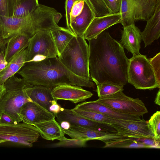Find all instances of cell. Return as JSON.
Here are the masks:
<instances>
[{"instance_id":"21","label":"cell","mask_w":160,"mask_h":160,"mask_svg":"<svg viewBox=\"0 0 160 160\" xmlns=\"http://www.w3.org/2000/svg\"><path fill=\"white\" fill-rule=\"evenodd\" d=\"M34 126L37 129L42 138L46 140H60L64 137L65 134L55 118L35 124Z\"/></svg>"},{"instance_id":"33","label":"cell","mask_w":160,"mask_h":160,"mask_svg":"<svg viewBox=\"0 0 160 160\" xmlns=\"http://www.w3.org/2000/svg\"><path fill=\"white\" fill-rule=\"evenodd\" d=\"M85 0L76 1L72 5L70 12V23L76 17L80 14L83 10Z\"/></svg>"},{"instance_id":"40","label":"cell","mask_w":160,"mask_h":160,"mask_svg":"<svg viewBox=\"0 0 160 160\" xmlns=\"http://www.w3.org/2000/svg\"><path fill=\"white\" fill-rule=\"evenodd\" d=\"M61 128L64 130H68L70 127L71 124L67 121H62L59 123Z\"/></svg>"},{"instance_id":"4","label":"cell","mask_w":160,"mask_h":160,"mask_svg":"<svg viewBox=\"0 0 160 160\" xmlns=\"http://www.w3.org/2000/svg\"><path fill=\"white\" fill-rule=\"evenodd\" d=\"M5 91L0 100V113L9 115L16 123L22 122L19 114L22 107L26 102H32L28 96L26 89L31 87L23 78L14 75L3 83Z\"/></svg>"},{"instance_id":"10","label":"cell","mask_w":160,"mask_h":160,"mask_svg":"<svg viewBox=\"0 0 160 160\" xmlns=\"http://www.w3.org/2000/svg\"><path fill=\"white\" fill-rule=\"evenodd\" d=\"M56 120L60 123L67 121L71 124L78 126L93 130L117 132L111 125L93 121L81 116L71 109L61 108L60 112L55 115Z\"/></svg>"},{"instance_id":"2","label":"cell","mask_w":160,"mask_h":160,"mask_svg":"<svg viewBox=\"0 0 160 160\" xmlns=\"http://www.w3.org/2000/svg\"><path fill=\"white\" fill-rule=\"evenodd\" d=\"M30 87L41 85L53 88L68 84L94 88V83L78 76L62 63L58 56L26 62L17 72Z\"/></svg>"},{"instance_id":"1","label":"cell","mask_w":160,"mask_h":160,"mask_svg":"<svg viewBox=\"0 0 160 160\" xmlns=\"http://www.w3.org/2000/svg\"><path fill=\"white\" fill-rule=\"evenodd\" d=\"M89 43V68L92 80L124 86L128 82L129 59L124 48L106 29Z\"/></svg>"},{"instance_id":"8","label":"cell","mask_w":160,"mask_h":160,"mask_svg":"<svg viewBox=\"0 0 160 160\" xmlns=\"http://www.w3.org/2000/svg\"><path fill=\"white\" fill-rule=\"evenodd\" d=\"M40 135L35 126L23 122L0 123V140L10 141L31 147L38 140Z\"/></svg>"},{"instance_id":"28","label":"cell","mask_w":160,"mask_h":160,"mask_svg":"<svg viewBox=\"0 0 160 160\" xmlns=\"http://www.w3.org/2000/svg\"><path fill=\"white\" fill-rule=\"evenodd\" d=\"M148 126L152 136V139L155 144L159 145L160 141V112L157 111L148 121Z\"/></svg>"},{"instance_id":"19","label":"cell","mask_w":160,"mask_h":160,"mask_svg":"<svg viewBox=\"0 0 160 160\" xmlns=\"http://www.w3.org/2000/svg\"><path fill=\"white\" fill-rule=\"evenodd\" d=\"M30 38L26 34L19 33L14 35L5 41L4 52L8 62L28 47Z\"/></svg>"},{"instance_id":"31","label":"cell","mask_w":160,"mask_h":160,"mask_svg":"<svg viewBox=\"0 0 160 160\" xmlns=\"http://www.w3.org/2000/svg\"><path fill=\"white\" fill-rule=\"evenodd\" d=\"M94 12L96 17L110 14L104 0H87Z\"/></svg>"},{"instance_id":"25","label":"cell","mask_w":160,"mask_h":160,"mask_svg":"<svg viewBox=\"0 0 160 160\" xmlns=\"http://www.w3.org/2000/svg\"><path fill=\"white\" fill-rule=\"evenodd\" d=\"M72 110L76 114L85 118L98 122L110 125L112 123L117 122L133 121L114 119L100 113L82 110L74 108Z\"/></svg>"},{"instance_id":"44","label":"cell","mask_w":160,"mask_h":160,"mask_svg":"<svg viewBox=\"0 0 160 160\" xmlns=\"http://www.w3.org/2000/svg\"><path fill=\"white\" fill-rule=\"evenodd\" d=\"M7 142L6 140H0V143L5 142Z\"/></svg>"},{"instance_id":"27","label":"cell","mask_w":160,"mask_h":160,"mask_svg":"<svg viewBox=\"0 0 160 160\" xmlns=\"http://www.w3.org/2000/svg\"><path fill=\"white\" fill-rule=\"evenodd\" d=\"M119 12L121 16L120 23L123 26L134 23L135 19L131 0H121Z\"/></svg>"},{"instance_id":"39","label":"cell","mask_w":160,"mask_h":160,"mask_svg":"<svg viewBox=\"0 0 160 160\" xmlns=\"http://www.w3.org/2000/svg\"><path fill=\"white\" fill-rule=\"evenodd\" d=\"M56 100H54L49 108V111L55 115L60 111L61 107L57 103Z\"/></svg>"},{"instance_id":"35","label":"cell","mask_w":160,"mask_h":160,"mask_svg":"<svg viewBox=\"0 0 160 160\" xmlns=\"http://www.w3.org/2000/svg\"><path fill=\"white\" fill-rule=\"evenodd\" d=\"M110 14L119 12L121 0H104Z\"/></svg>"},{"instance_id":"13","label":"cell","mask_w":160,"mask_h":160,"mask_svg":"<svg viewBox=\"0 0 160 160\" xmlns=\"http://www.w3.org/2000/svg\"><path fill=\"white\" fill-rule=\"evenodd\" d=\"M52 94L56 100L69 101L74 103L83 102L93 95L90 91L79 86L68 84L57 85L52 89Z\"/></svg>"},{"instance_id":"12","label":"cell","mask_w":160,"mask_h":160,"mask_svg":"<svg viewBox=\"0 0 160 160\" xmlns=\"http://www.w3.org/2000/svg\"><path fill=\"white\" fill-rule=\"evenodd\" d=\"M19 116L22 122L33 126L55 118L54 114L32 101L27 102L22 106Z\"/></svg>"},{"instance_id":"29","label":"cell","mask_w":160,"mask_h":160,"mask_svg":"<svg viewBox=\"0 0 160 160\" xmlns=\"http://www.w3.org/2000/svg\"><path fill=\"white\" fill-rule=\"evenodd\" d=\"M96 91L99 98L113 94L118 92L123 91L124 86L107 83H96Z\"/></svg>"},{"instance_id":"11","label":"cell","mask_w":160,"mask_h":160,"mask_svg":"<svg viewBox=\"0 0 160 160\" xmlns=\"http://www.w3.org/2000/svg\"><path fill=\"white\" fill-rule=\"evenodd\" d=\"M111 125L118 134L125 137L132 139L152 138L148 122L143 119L137 121L113 123Z\"/></svg>"},{"instance_id":"32","label":"cell","mask_w":160,"mask_h":160,"mask_svg":"<svg viewBox=\"0 0 160 160\" xmlns=\"http://www.w3.org/2000/svg\"><path fill=\"white\" fill-rule=\"evenodd\" d=\"M16 0H0V15L10 17L13 15Z\"/></svg>"},{"instance_id":"7","label":"cell","mask_w":160,"mask_h":160,"mask_svg":"<svg viewBox=\"0 0 160 160\" xmlns=\"http://www.w3.org/2000/svg\"><path fill=\"white\" fill-rule=\"evenodd\" d=\"M95 101L122 113L142 116L148 112L145 104L139 98L128 97L122 91L99 98Z\"/></svg>"},{"instance_id":"37","label":"cell","mask_w":160,"mask_h":160,"mask_svg":"<svg viewBox=\"0 0 160 160\" xmlns=\"http://www.w3.org/2000/svg\"><path fill=\"white\" fill-rule=\"evenodd\" d=\"M0 123L12 124L17 123L14 122L9 115L4 112H2L0 113Z\"/></svg>"},{"instance_id":"24","label":"cell","mask_w":160,"mask_h":160,"mask_svg":"<svg viewBox=\"0 0 160 160\" xmlns=\"http://www.w3.org/2000/svg\"><path fill=\"white\" fill-rule=\"evenodd\" d=\"M58 56L75 36L68 28L50 30Z\"/></svg>"},{"instance_id":"34","label":"cell","mask_w":160,"mask_h":160,"mask_svg":"<svg viewBox=\"0 0 160 160\" xmlns=\"http://www.w3.org/2000/svg\"><path fill=\"white\" fill-rule=\"evenodd\" d=\"M160 53L159 52L153 58L149 59V60L155 73L157 82L160 85Z\"/></svg>"},{"instance_id":"36","label":"cell","mask_w":160,"mask_h":160,"mask_svg":"<svg viewBox=\"0 0 160 160\" xmlns=\"http://www.w3.org/2000/svg\"><path fill=\"white\" fill-rule=\"evenodd\" d=\"M79 0H66L65 3V10L66 24L68 29H70V12L72 5L76 1Z\"/></svg>"},{"instance_id":"16","label":"cell","mask_w":160,"mask_h":160,"mask_svg":"<svg viewBox=\"0 0 160 160\" xmlns=\"http://www.w3.org/2000/svg\"><path fill=\"white\" fill-rule=\"evenodd\" d=\"M141 32L134 23L123 26L122 38L119 43L133 55L140 54Z\"/></svg>"},{"instance_id":"3","label":"cell","mask_w":160,"mask_h":160,"mask_svg":"<svg viewBox=\"0 0 160 160\" xmlns=\"http://www.w3.org/2000/svg\"><path fill=\"white\" fill-rule=\"evenodd\" d=\"M54 8L39 4L31 13L23 17L0 15V39L4 42L14 34L23 33L30 38L38 32L61 29L56 23Z\"/></svg>"},{"instance_id":"14","label":"cell","mask_w":160,"mask_h":160,"mask_svg":"<svg viewBox=\"0 0 160 160\" xmlns=\"http://www.w3.org/2000/svg\"><path fill=\"white\" fill-rule=\"evenodd\" d=\"M120 19L119 12L95 17L86 30L84 38L89 40L95 38L105 30L120 23Z\"/></svg>"},{"instance_id":"43","label":"cell","mask_w":160,"mask_h":160,"mask_svg":"<svg viewBox=\"0 0 160 160\" xmlns=\"http://www.w3.org/2000/svg\"><path fill=\"white\" fill-rule=\"evenodd\" d=\"M4 46L5 44L4 41L0 39V49H2L4 51Z\"/></svg>"},{"instance_id":"6","label":"cell","mask_w":160,"mask_h":160,"mask_svg":"<svg viewBox=\"0 0 160 160\" xmlns=\"http://www.w3.org/2000/svg\"><path fill=\"white\" fill-rule=\"evenodd\" d=\"M127 79L128 82L137 89L151 90L160 88L149 59L141 54L133 55L129 59Z\"/></svg>"},{"instance_id":"17","label":"cell","mask_w":160,"mask_h":160,"mask_svg":"<svg viewBox=\"0 0 160 160\" xmlns=\"http://www.w3.org/2000/svg\"><path fill=\"white\" fill-rule=\"evenodd\" d=\"M95 17L88 1L85 0L82 11L71 21L69 31L75 36L84 37L86 30Z\"/></svg>"},{"instance_id":"23","label":"cell","mask_w":160,"mask_h":160,"mask_svg":"<svg viewBox=\"0 0 160 160\" xmlns=\"http://www.w3.org/2000/svg\"><path fill=\"white\" fill-rule=\"evenodd\" d=\"M27 49H25L15 55L6 67L0 72V85L3 84L8 78L14 75L26 62Z\"/></svg>"},{"instance_id":"26","label":"cell","mask_w":160,"mask_h":160,"mask_svg":"<svg viewBox=\"0 0 160 160\" xmlns=\"http://www.w3.org/2000/svg\"><path fill=\"white\" fill-rule=\"evenodd\" d=\"M39 4L38 0H16L12 17L25 16L33 12Z\"/></svg>"},{"instance_id":"22","label":"cell","mask_w":160,"mask_h":160,"mask_svg":"<svg viewBox=\"0 0 160 160\" xmlns=\"http://www.w3.org/2000/svg\"><path fill=\"white\" fill-rule=\"evenodd\" d=\"M158 0H131L135 20L147 21L152 15Z\"/></svg>"},{"instance_id":"30","label":"cell","mask_w":160,"mask_h":160,"mask_svg":"<svg viewBox=\"0 0 160 160\" xmlns=\"http://www.w3.org/2000/svg\"><path fill=\"white\" fill-rule=\"evenodd\" d=\"M87 141L78 139H68L64 136L59 142L51 145V147H82L86 145Z\"/></svg>"},{"instance_id":"41","label":"cell","mask_w":160,"mask_h":160,"mask_svg":"<svg viewBox=\"0 0 160 160\" xmlns=\"http://www.w3.org/2000/svg\"><path fill=\"white\" fill-rule=\"evenodd\" d=\"M154 102L155 103L159 106L160 105V90L159 89L157 92L156 97L155 98Z\"/></svg>"},{"instance_id":"38","label":"cell","mask_w":160,"mask_h":160,"mask_svg":"<svg viewBox=\"0 0 160 160\" xmlns=\"http://www.w3.org/2000/svg\"><path fill=\"white\" fill-rule=\"evenodd\" d=\"M8 63L6 59L4 51H1L0 52V72L4 69Z\"/></svg>"},{"instance_id":"5","label":"cell","mask_w":160,"mask_h":160,"mask_svg":"<svg viewBox=\"0 0 160 160\" xmlns=\"http://www.w3.org/2000/svg\"><path fill=\"white\" fill-rule=\"evenodd\" d=\"M58 57L72 73L92 80L89 71V46L84 37L74 36Z\"/></svg>"},{"instance_id":"9","label":"cell","mask_w":160,"mask_h":160,"mask_svg":"<svg viewBox=\"0 0 160 160\" xmlns=\"http://www.w3.org/2000/svg\"><path fill=\"white\" fill-rule=\"evenodd\" d=\"M26 62L58 56L50 31L38 32L32 37L27 47Z\"/></svg>"},{"instance_id":"18","label":"cell","mask_w":160,"mask_h":160,"mask_svg":"<svg viewBox=\"0 0 160 160\" xmlns=\"http://www.w3.org/2000/svg\"><path fill=\"white\" fill-rule=\"evenodd\" d=\"M145 27L141 32L145 47L149 46L160 36V0H158L155 11L147 21Z\"/></svg>"},{"instance_id":"15","label":"cell","mask_w":160,"mask_h":160,"mask_svg":"<svg viewBox=\"0 0 160 160\" xmlns=\"http://www.w3.org/2000/svg\"><path fill=\"white\" fill-rule=\"evenodd\" d=\"M79 110L94 112L117 119L137 121L141 120L140 116L122 113L95 101L80 103L74 108Z\"/></svg>"},{"instance_id":"42","label":"cell","mask_w":160,"mask_h":160,"mask_svg":"<svg viewBox=\"0 0 160 160\" xmlns=\"http://www.w3.org/2000/svg\"><path fill=\"white\" fill-rule=\"evenodd\" d=\"M5 90L3 84L0 85V100Z\"/></svg>"},{"instance_id":"20","label":"cell","mask_w":160,"mask_h":160,"mask_svg":"<svg viewBox=\"0 0 160 160\" xmlns=\"http://www.w3.org/2000/svg\"><path fill=\"white\" fill-rule=\"evenodd\" d=\"M53 88L41 85H35L27 88L26 92L32 101L49 111V107L53 102L56 100L52 96Z\"/></svg>"}]
</instances>
